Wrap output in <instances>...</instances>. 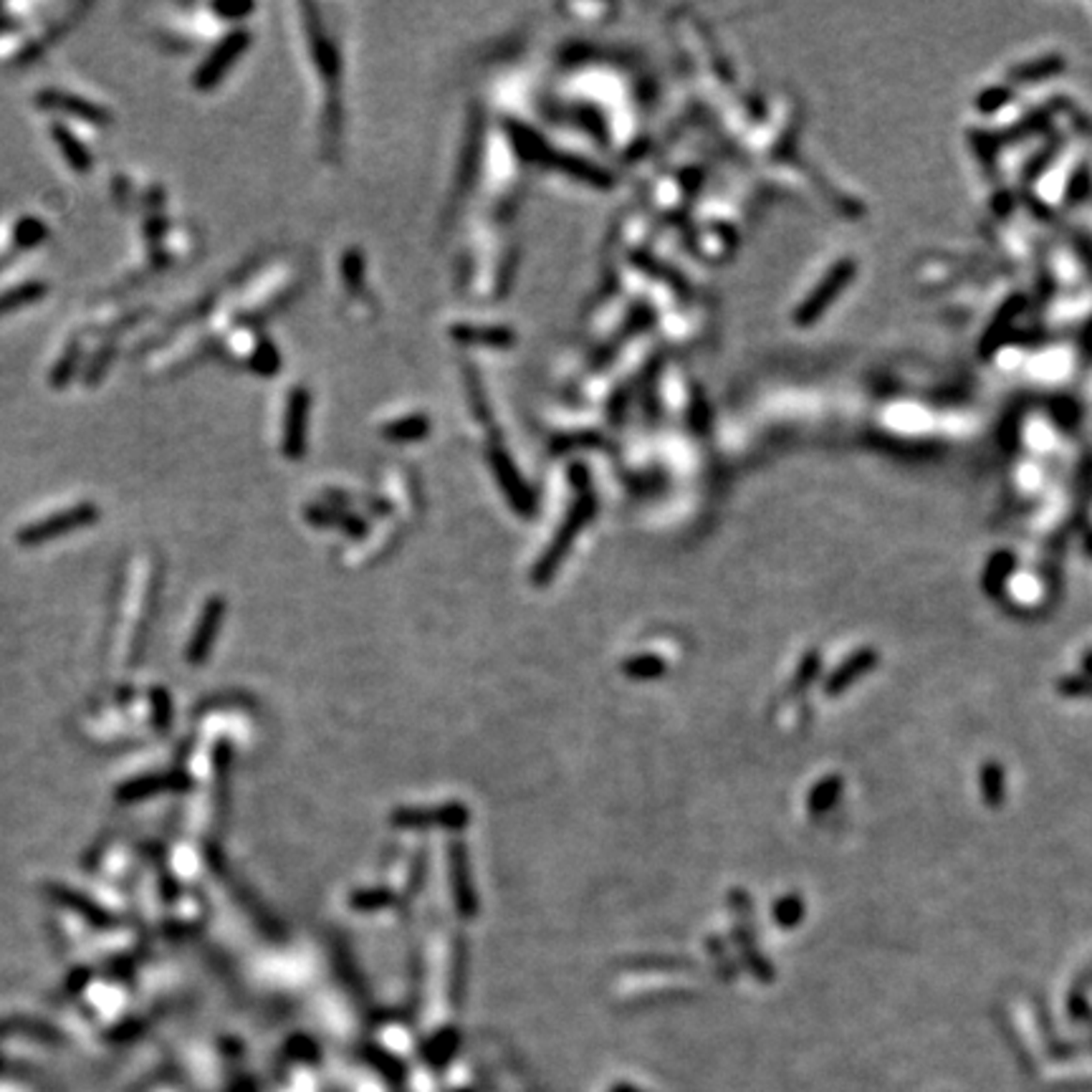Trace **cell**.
<instances>
[{
	"label": "cell",
	"instance_id": "cell-9",
	"mask_svg": "<svg viewBox=\"0 0 1092 1092\" xmlns=\"http://www.w3.org/2000/svg\"><path fill=\"white\" fill-rule=\"evenodd\" d=\"M79 359H82V344H79V340H71L68 341L67 352L58 356L56 367H53V372H51V385L56 389L67 387L68 380L74 377V370L76 364H79Z\"/></svg>",
	"mask_w": 1092,
	"mask_h": 1092
},
{
	"label": "cell",
	"instance_id": "cell-11",
	"mask_svg": "<svg viewBox=\"0 0 1092 1092\" xmlns=\"http://www.w3.org/2000/svg\"><path fill=\"white\" fill-rule=\"evenodd\" d=\"M112 355H114V349L107 347L104 352H99V355L94 356V364H91L89 374H86V380H89L91 385L99 380L101 374H104V370H107V364H109V359H112Z\"/></svg>",
	"mask_w": 1092,
	"mask_h": 1092
},
{
	"label": "cell",
	"instance_id": "cell-8",
	"mask_svg": "<svg viewBox=\"0 0 1092 1092\" xmlns=\"http://www.w3.org/2000/svg\"><path fill=\"white\" fill-rule=\"evenodd\" d=\"M46 291H49V286L43 281H28L16 286V289L6 291V294H0V314H8V311L34 304V301L46 296Z\"/></svg>",
	"mask_w": 1092,
	"mask_h": 1092
},
{
	"label": "cell",
	"instance_id": "cell-5",
	"mask_svg": "<svg viewBox=\"0 0 1092 1092\" xmlns=\"http://www.w3.org/2000/svg\"><path fill=\"white\" fill-rule=\"evenodd\" d=\"M97 516H99V511L94 508V504H79L74 508H68V511L53 513V516L43 519V522L31 523L28 529L21 531L18 538L25 541V544H36V541H43V538H53L58 534H67V531H74L79 526H86Z\"/></svg>",
	"mask_w": 1092,
	"mask_h": 1092
},
{
	"label": "cell",
	"instance_id": "cell-10",
	"mask_svg": "<svg viewBox=\"0 0 1092 1092\" xmlns=\"http://www.w3.org/2000/svg\"><path fill=\"white\" fill-rule=\"evenodd\" d=\"M46 225H43V220H36V218H25V220H21L16 228V243L21 246V249H28V246H36V243H41L43 238H46Z\"/></svg>",
	"mask_w": 1092,
	"mask_h": 1092
},
{
	"label": "cell",
	"instance_id": "cell-7",
	"mask_svg": "<svg viewBox=\"0 0 1092 1092\" xmlns=\"http://www.w3.org/2000/svg\"><path fill=\"white\" fill-rule=\"evenodd\" d=\"M380 432L387 440H415L431 432V420L428 415H398L395 420L382 422Z\"/></svg>",
	"mask_w": 1092,
	"mask_h": 1092
},
{
	"label": "cell",
	"instance_id": "cell-6",
	"mask_svg": "<svg viewBox=\"0 0 1092 1092\" xmlns=\"http://www.w3.org/2000/svg\"><path fill=\"white\" fill-rule=\"evenodd\" d=\"M51 134H53V142H56L58 149H61V155L67 158L68 167H71L74 173H89L91 167H94V158H91V152L86 149V144L64 125L51 127Z\"/></svg>",
	"mask_w": 1092,
	"mask_h": 1092
},
{
	"label": "cell",
	"instance_id": "cell-4",
	"mask_svg": "<svg viewBox=\"0 0 1092 1092\" xmlns=\"http://www.w3.org/2000/svg\"><path fill=\"white\" fill-rule=\"evenodd\" d=\"M36 104L43 109H56V112H64V114L79 116V119L89 122V125H97V127L112 125V114H109V109L99 107V104H94V101H89V99H83V97H79V94H71V91L43 89L36 94Z\"/></svg>",
	"mask_w": 1092,
	"mask_h": 1092
},
{
	"label": "cell",
	"instance_id": "cell-1",
	"mask_svg": "<svg viewBox=\"0 0 1092 1092\" xmlns=\"http://www.w3.org/2000/svg\"><path fill=\"white\" fill-rule=\"evenodd\" d=\"M301 46L307 49L309 71L314 76L311 94L316 97V132L322 144L324 158L334 159L341 147V61L340 49L326 28L316 23V18L298 21Z\"/></svg>",
	"mask_w": 1092,
	"mask_h": 1092
},
{
	"label": "cell",
	"instance_id": "cell-3",
	"mask_svg": "<svg viewBox=\"0 0 1092 1092\" xmlns=\"http://www.w3.org/2000/svg\"><path fill=\"white\" fill-rule=\"evenodd\" d=\"M249 43L250 34L246 28L231 31V34L225 36L223 41L213 49V53L205 58V64H200V68L195 71V76H192V86L198 91L216 89L218 83H220V79L233 68L235 58L249 49Z\"/></svg>",
	"mask_w": 1092,
	"mask_h": 1092
},
{
	"label": "cell",
	"instance_id": "cell-2",
	"mask_svg": "<svg viewBox=\"0 0 1092 1092\" xmlns=\"http://www.w3.org/2000/svg\"><path fill=\"white\" fill-rule=\"evenodd\" d=\"M309 413H311V395L307 387H294L283 400L281 425H279V447L283 455L298 458L307 450Z\"/></svg>",
	"mask_w": 1092,
	"mask_h": 1092
}]
</instances>
